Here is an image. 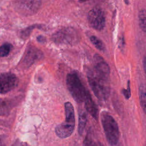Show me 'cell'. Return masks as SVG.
Instances as JSON below:
<instances>
[{"label":"cell","mask_w":146,"mask_h":146,"mask_svg":"<svg viewBox=\"0 0 146 146\" xmlns=\"http://www.w3.org/2000/svg\"><path fill=\"white\" fill-rule=\"evenodd\" d=\"M12 146H21V143L19 140H17Z\"/></svg>","instance_id":"20"},{"label":"cell","mask_w":146,"mask_h":146,"mask_svg":"<svg viewBox=\"0 0 146 146\" xmlns=\"http://www.w3.org/2000/svg\"><path fill=\"white\" fill-rule=\"evenodd\" d=\"M66 84L69 92L78 103L84 102L88 91L86 90L78 74L71 72L67 74Z\"/></svg>","instance_id":"2"},{"label":"cell","mask_w":146,"mask_h":146,"mask_svg":"<svg viewBox=\"0 0 146 146\" xmlns=\"http://www.w3.org/2000/svg\"><path fill=\"white\" fill-rule=\"evenodd\" d=\"M90 40L91 43L95 46V47L100 51H104L105 50V45L103 42L99 39L98 37L93 35L90 37Z\"/></svg>","instance_id":"15"},{"label":"cell","mask_w":146,"mask_h":146,"mask_svg":"<svg viewBox=\"0 0 146 146\" xmlns=\"http://www.w3.org/2000/svg\"><path fill=\"white\" fill-rule=\"evenodd\" d=\"M139 25L141 29L146 32V10H142L139 13Z\"/></svg>","instance_id":"16"},{"label":"cell","mask_w":146,"mask_h":146,"mask_svg":"<svg viewBox=\"0 0 146 146\" xmlns=\"http://www.w3.org/2000/svg\"><path fill=\"white\" fill-rule=\"evenodd\" d=\"M15 10L23 16H31L36 14L41 6V0H13Z\"/></svg>","instance_id":"5"},{"label":"cell","mask_w":146,"mask_h":146,"mask_svg":"<svg viewBox=\"0 0 146 146\" xmlns=\"http://www.w3.org/2000/svg\"><path fill=\"white\" fill-rule=\"evenodd\" d=\"M18 83V79L15 74L3 72L0 76L1 94H4L15 88Z\"/></svg>","instance_id":"8"},{"label":"cell","mask_w":146,"mask_h":146,"mask_svg":"<svg viewBox=\"0 0 146 146\" xmlns=\"http://www.w3.org/2000/svg\"><path fill=\"white\" fill-rule=\"evenodd\" d=\"M123 94L124 95V97L128 99L131 96V90H130V86H129V81L128 82V85H127V89H123L122 90Z\"/></svg>","instance_id":"18"},{"label":"cell","mask_w":146,"mask_h":146,"mask_svg":"<svg viewBox=\"0 0 146 146\" xmlns=\"http://www.w3.org/2000/svg\"><path fill=\"white\" fill-rule=\"evenodd\" d=\"M80 1H88V0H79Z\"/></svg>","instance_id":"21"},{"label":"cell","mask_w":146,"mask_h":146,"mask_svg":"<svg viewBox=\"0 0 146 146\" xmlns=\"http://www.w3.org/2000/svg\"><path fill=\"white\" fill-rule=\"evenodd\" d=\"M94 70L99 76L106 80H108L110 75V67L107 62L100 55L96 54L93 58Z\"/></svg>","instance_id":"9"},{"label":"cell","mask_w":146,"mask_h":146,"mask_svg":"<svg viewBox=\"0 0 146 146\" xmlns=\"http://www.w3.org/2000/svg\"><path fill=\"white\" fill-rule=\"evenodd\" d=\"M143 68H144V70L145 72V74L146 75V56L144 57V59H143Z\"/></svg>","instance_id":"19"},{"label":"cell","mask_w":146,"mask_h":146,"mask_svg":"<svg viewBox=\"0 0 146 146\" xmlns=\"http://www.w3.org/2000/svg\"><path fill=\"white\" fill-rule=\"evenodd\" d=\"M43 54L40 50L34 47L29 48L23 59L22 64L24 67H30L36 60L41 59Z\"/></svg>","instance_id":"10"},{"label":"cell","mask_w":146,"mask_h":146,"mask_svg":"<svg viewBox=\"0 0 146 146\" xmlns=\"http://www.w3.org/2000/svg\"><path fill=\"white\" fill-rule=\"evenodd\" d=\"M54 42L60 44H74L79 40L77 32L72 28L67 27L62 29L52 35Z\"/></svg>","instance_id":"6"},{"label":"cell","mask_w":146,"mask_h":146,"mask_svg":"<svg viewBox=\"0 0 146 146\" xmlns=\"http://www.w3.org/2000/svg\"><path fill=\"white\" fill-rule=\"evenodd\" d=\"M87 19L90 26L93 29L100 31L106 24V18L104 11L100 7H94L88 13Z\"/></svg>","instance_id":"7"},{"label":"cell","mask_w":146,"mask_h":146,"mask_svg":"<svg viewBox=\"0 0 146 146\" xmlns=\"http://www.w3.org/2000/svg\"><path fill=\"white\" fill-rule=\"evenodd\" d=\"M87 120V115L86 112L83 110L79 112V122H78V132L82 135L84 131Z\"/></svg>","instance_id":"12"},{"label":"cell","mask_w":146,"mask_h":146,"mask_svg":"<svg viewBox=\"0 0 146 146\" xmlns=\"http://www.w3.org/2000/svg\"><path fill=\"white\" fill-rule=\"evenodd\" d=\"M83 146H103L99 141L96 140L91 132H88L86 136Z\"/></svg>","instance_id":"13"},{"label":"cell","mask_w":146,"mask_h":146,"mask_svg":"<svg viewBox=\"0 0 146 146\" xmlns=\"http://www.w3.org/2000/svg\"><path fill=\"white\" fill-rule=\"evenodd\" d=\"M13 48V46L9 43L3 44L0 47V55L1 57L6 56L10 52Z\"/></svg>","instance_id":"17"},{"label":"cell","mask_w":146,"mask_h":146,"mask_svg":"<svg viewBox=\"0 0 146 146\" xmlns=\"http://www.w3.org/2000/svg\"><path fill=\"white\" fill-rule=\"evenodd\" d=\"M139 100L141 106L146 113V87L141 86L139 88Z\"/></svg>","instance_id":"14"},{"label":"cell","mask_w":146,"mask_h":146,"mask_svg":"<svg viewBox=\"0 0 146 146\" xmlns=\"http://www.w3.org/2000/svg\"><path fill=\"white\" fill-rule=\"evenodd\" d=\"M84 106L87 111L96 120L98 118V109L93 101L91 96L88 92L84 100Z\"/></svg>","instance_id":"11"},{"label":"cell","mask_w":146,"mask_h":146,"mask_svg":"<svg viewBox=\"0 0 146 146\" xmlns=\"http://www.w3.org/2000/svg\"><path fill=\"white\" fill-rule=\"evenodd\" d=\"M65 121L58 125L55 128L56 135L62 139L66 138L71 136L75 128V115L74 107L70 102H66L64 104Z\"/></svg>","instance_id":"3"},{"label":"cell","mask_w":146,"mask_h":146,"mask_svg":"<svg viewBox=\"0 0 146 146\" xmlns=\"http://www.w3.org/2000/svg\"><path fill=\"white\" fill-rule=\"evenodd\" d=\"M87 78L90 86L95 95L101 100H106L110 95L108 80L97 74L93 70L87 72Z\"/></svg>","instance_id":"1"},{"label":"cell","mask_w":146,"mask_h":146,"mask_svg":"<svg viewBox=\"0 0 146 146\" xmlns=\"http://www.w3.org/2000/svg\"><path fill=\"white\" fill-rule=\"evenodd\" d=\"M101 120L107 141L112 146L116 145L120 136L119 129L116 121L111 115L106 112L102 113Z\"/></svg>","instance_id":"4"}]
</instances>
